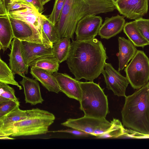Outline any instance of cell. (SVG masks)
Wrapping results in <instances>:
<instances>
[{"label":"cell","instance_id":"74e56055","mask_svg":"<svg viewBox=\"0 0 149 149\" xmlns=\"http://www.w3.org/2000/svg\"><path fill=\"white\" fill-rule=\"evenodd\" d=\"M50 0H41L42 4L43 6Z\"/></svg>","mask_w":149,"mask_h":149},{"label":"cell","instance_id":"83f0119b","mask_svg":"<svg viewBox=\"0 0 149 149\" xmlns=\"http://www.w3.org/2000/svg\"><path fill=\"white\" fill-rule=\"evenodd\" d=\"M9 100L19 101L14 89L8 84L0 82V102Z\"/></svg>","mask_w":149,"mask_h":149},{"label":"cell","instance_id":"7c38bea8","mask_svg":"<svg viewBox=\"0 0 149 149\" xmlns=\"http://www.w3.org/2000/svg\"><path fill=\"white\" fill-rule=\"evenodd\" d=\"M21 50L24 60L29 67L39 57L54 54L52 47L43 43L21 41Z\"/></svg>","mask_w":149,"mask_h":149},{"label":"cell","instance_id":"52a82bcc","mask_svg":"<svg viewBox=\"0 0 149 149\" xmlns=\"http://www.w3.org/2000/svg\"><path fill=\"white\" fill-rule=\"evenodd\" d=\"M61 125L97 137L106 132L111 127V123L106 118L98 119L84 116L77 119H68Z\"/></svg>","mask_w":149,"mask_h":149},{"label":"cell","instance_id":"5b68a950","mask_svg":"<svg viewBox=\"0 0 149 149\" xmlns=\"http://www.w3.org/2000/svg\"><path fill=\"white\" fill-rule=\"evenodd\" d=\"M55 117L52 113L38 108L28 110L27 117L15 123L13 134L14 137L45 134Z\"/></svg>","mask_w":149,"mask_h":149},{"label":"cell","instance_id":"e0dca14e","mask_svg":"<svg viewBox=\"0 0 149 149\" xmlns=\"http://www.w3.org/2000/svg\"><path fill=\"white\" fill-rule=\"evenodd\" d=\"M28 110H23L19 108L0 118V136H11L13 134L15 123L26 118Z\"/></svg>","mask_w":149,"mask_h":149},{"label":"cell","instance_id":"f1b7e54d","mask_svg":"<svg viewBox=\"0 0 149 149\" xmlns=\"http://www.w3.org/2000/svg\"><path fill=\"white\" fill-rule=\"evenodd\" d=\"M66 0H55L53 9L48 19L54 25L58 21Z\"/></svg>","mask_w":149,"mask_h":149},{"label":"cell","instance_id":"ac0fdd59","mask_svg":"<svg viewBox=\"0 0 149 149\" xmlns=\"http://www.w3.org/2000/svg\"><path fill=\"white\" fill-rule=\"evenodd\" d=\"M125 24L124 17L118 15L107 17L100 29L98 35L102 39H108L120 33Z\"/></svg>","mask_w":149,"mask_h":149},{"label":"cell","instance_id":"4dcf8cb0","mask_svg":"<svg viewBox=\"0 0 149 149\" xmlns=\"http://www.w3.org/2000/svg\"><path fill=\"white\" fill-rule=\"evenodd\" d=\"M135 21L138 30L149 43V19L142 17L136 19Z\"/></svg>","mask_w":149,"mask_h":149},{"label":"cell","instance_id":"e575fe53","mask_svg":"<svg viewBox=\"0 0 149 149\" xmlns=\"http://www.w3.org/2000/svg\"><path fill=\"white\" fill-rule=\"evenodd\" d=\"M7 4V0H0V16L8 15Z\"/></svg>","mask_w":149,"mask_h":149},{"label":"cell","instance_id":"cb8c5ba5","mask_svg":"<svg viewBox=\"0 0 149 149\" xmlns=\"http://www.w3.org/2000/svg\"><path fill=\"white\" fill-rule=\"evenodd\" d=\"M59 63L57 58L53 54L37 58L32 63L30 67L42 69L53 74L58 72Z\"/></svg>","mask_w":149,"mask_h":149},{"label":"cell","instance_id":"f546056e","mask_svg":"<svg viewBox=\"0 0 149 149\" xmlns=\"http://www.w3.org/2000/svg\"><path fill=\"white\" fill-rule=\"evenodd\" d=\"M19 102L9 100L0 102V118L19 108Z\"/></svg>","mask_w":149,"mask_h":149},{"label":"cell","instance_id":"7a4b0ae2","mask_svg":"<svg viewBox=\"0 0 149 149\" xmlns=\"http://www.w3.org/2000/svg\"><path fill=\"white\" fill-rule=\"evenodd\" d=\"M116 7L113 0H66L55 25L59 39L73 40L79 21L87 16L113 12Z\"/></svg>","mask_w":149,"mask_h":149},{"label":"cell","instance_id":"6da1fadb","mask_svg":"<svg viewBox=\"0 0 149 149\" xmlns=\"http://www.w3.org/2000/svg\"><path fill=\"white\" fill-rule=\"evenodd\" d=\"M108 58L105 48L97 39L76 40L71 43L66 63L77 80L92 82L102 73Z\"/></svg>","mask_w":149,"mask_h":149},{"label":"cell","instance_id":"7402d4cb","mask_svg":"<svg viewBox=\"0 0 149 149\" xmlns=\"http://www.w3.org/2000/svg\"><path fill=\"white\" fill-rule=\"evenodd\" d=\"M123 29L129 40L136 46L143 48L149 45L148 42L138 30L135 20L125 23Z\"/></svg>","mask_w":149,"mask_h":149},{"label":"cell","instance_id":"9c48e42d","mask_svg":"<svg viewBox=\"0 0 149 149\" xmlns=\"http://www.w3.org/2000/svg\"><path fill=\"white\" fill-rule=\"evenodd\" d=\"M120 13L130 19L142 18L148 12L149 0H113Z\"/></svg>","mask_w":149,"mask_h":149},{"label":"cell","instance_id":"9a60e30c","mask_svg":"<svg viewBox=\"0 0 149 149\" xmlns=\"http://www.w3.org/2000/svg\"><path fill=\"white\" fill-rule=\"evenodd\" d=\"M41 15V13L37 10L30 8H23L8 13V15L11 17L23 21L36 29L44 43L43 40Z\"/></svg>","mask_w":149,"mask_h":149},{"label":"cell","instance_id":"30bf717a","mask_svg":"<svg viewBox=\"0 0 149 149\" xmlns=\"http://www.w3.org/2000/svg\"><path fill=\"white\" fill-rule=\"evenodd\" d=\"M102 22L101 17L95 15L87 16L80 20L75 32L76 40H87L95 38L98 34Z\"/></svg>","mask_w":149,"mask_h":149},{"label":"cell","instance_id":"44dd1931","mask_svg":"<svg viewBox=\"0 0 149 149\" xmlns=\"http://www.w3.org/2000/svg\"><path fill=\"white\" fill-rule=\"evenodd\" d=\"M14 38L8 15L0 16V49L3 52L9 48Z\"/></svg>","mask_w":149,"mask_h":149},{"label":"cell","instance_id":"277c9868","mask_svg":"<svg viewBox=\"0 0 149 149\" xmlns=\"http://www.w3.org/2000/svg\"><path fill=\"white\" fill-rule=\"evenodd\" d=\"M82 91L80 109L84 116L96 118H105L109 113L107 96L104 89L93 81H79Z\"/></svg>","mask_w":149,"mask_h":149},{"label":"cell","instance_id":"f35d334b","mask_svg":"<svg viewBox=\"0 0 149 149\" xmlns=\"http://www.w3.org/2000/svg\"><path fill=\"white\" fill-rule=\"evenodd\" d=\"M147 84V86H148V93H149V81L148 82V83Z\"/></svg>","mask_w":149,"mask_h":149},{"label":"cell","instance_id":"3957f363","mask_svg":"<svg viewBox=\"0 0 149 149\" xmlns=\"http://www.w3.org/2000/svg\"><path fill=\"white\" fill-rule=\"evenodd\" d=\"M123 125L136 132L149 134V95L147 84L125 97L121 111Z\"/></svg>","mask_w":149,"mask_h":149},{"label":"cell","instance_id":"d590c367","mask_svg":"<svg viewBox=\"0 0 149 149\" xmlns=\"http://www.w3.org/2000/svg\"><path fill=\"white\" fill-rule=\"evenodd\" d=\"M134 138L137 139L149 138V134L144 135L138 133L134 136Z\"/></svg>","mask_w":149,"mask_h":149},{"label":"cell","instance_id":"2e32d148","mask_svg":"<svg viewBox=\"0 0 149 149\" xmlns=\"http://www.w3.org/2000/svg\"><path fill=\"white\" fill-rule=\"evenodd\" d=\"M22 78L19 83L24 88L26 103H29L32 105L42 104L44 100L42 97L39 84L37 80L25 76Z\"/></svg>","mask_w":149,"mask_h":149},{"label":"cell","instance_id":"484cf974","mask_svg":"<svg viewBox=\"0 0 149 149\" xmlns=\"http://www.w3.org/2000/svg\"><path fill=\"white\" fill-rule=\"evenodd\" d=\"M111 123V125L108 130L97 136V138H115L123 136L125 129L121 122L118 119L113 118Z\"/></svg>","mask_w":149,"mask_h":149},{"label":"cell","instance_id":"603a6c76","mask_svg":"<svg viewBox=\"0 0 149 149\" xmlns=\"http://www.w3.org/2000/svg\"><path fill=\"white\" fill-rule=\"evenodd\" d=\"M41 17L43 41L45 44L52 47L59 39L55 25L45 15L42 14Z\"/></svg>","mask_w":149,"mask_h":149},{"label":"cell","instance_id":"8992f818","mask_svg":"<svg viewBox=\"0 0 149 149\" xmlns=\"http://www.w3.org/2000/svg\"><path fill=\"white\" fill-rule=\"evenodd\" d=\"M131 86L139 89L149 81V58L143 51L137 50L125 69Z\"/></svg>","mask_w":149,"mask_h":149},{"label":"cell","instance_id":"d6986e66","mask_svg":"<svg viewBox=\"0 0 149 149\" xmlns=\"http://www.w3.org/2000/svg\"><path fill=\"white\" fill-rule=\"evenodd\" d=\"M119 52L117 54L119 61L118 71H120L126 67L135 55L137 50L136 46L129 40L123 37L118 38Z\"/></svg>","mask_w":149,"mask_h":149},{"label":"cell","instance_id":"4316f807","mask_svg":"<svg viewBox=\"0 0 149 149\" xmlns=\"http://www.w3.org/2000/svg\"><path fill=\"white\" fill-rule=\"evenodd\" d=\"M10 68L2 59L0 58V82L17 86L20 90L22 86L15 80V78Z\"/></svg>","mask_w":149,"mask_h":149},{"label":"cell","instance_id":"8d00e7d4","mask_svg":"<svg viewBox=\"0 0 149 149\" xmlns=\"http://www.w3.org/2000/svg\"><path fill=\"white\" fill-rule=\"evenodd\" d=\"M9 136H0V139L3 140H13L15 139L14 138L10 137Z\"/></svg>","mask_w":149,"mask_h":149},{"label":"cell","instance_id":"5bb4252c","mask_svg":"<svg viewBox=\"0 0 149 149\" xmlns=\"http://www.w3.org/2000/svg\"><path fill=\"white\" fill-rule=\"evenodd\" d=\"M21 41L14 38L11 43L9 66L14 75L17 74L22 77L27 74L29 66L25 63L21 52Z\"/></svg>","mask_w":149,"mask_h":149},{"label":"cell","instance_id":"ffe728a7","mask_svg":"<svg viewBox=\"0 0 149 149\" xmlns=\"http://www.w3.org/2000/svg\"><path fill=\"white\" fill-rule=\"evenodd\" d=\"M30 73L33 78L40 81L49 91L57 93L60 91L53 73L44 69L36 67H31Z\"/></svg>","mask_w":149,"mask_h":149},{"label":"cell","instance_id":"d4e9b609","mask_svg":"<svg viewBox=\"0 0 149 149\" xmlns=\"http://www.w3.org/2000/svg\"><path fill=\"white\" fill-rule=\"evenodd\" d=\"M71 43L70 38L66 37L59 39L53 44V54L60 63L67 59L71 48Z\"/></svg>","mask_w":149,"mask_h":149},{"label":"cell","instance_id":"1f68e13d","mask_svg":"<svg viewBox=\"0 0 149 149\" xmlns=\"http://www.w3.org/2000/svg\"><path fill=\"white\" fill-rule=\"evenodd\" d=\"M26 8H30L37 10L36 8L32 5L25 3L13 2L8 3L7 4V9L8 13L10 12L19 10Z\"/></svg>","mask_w":149,"mask_h":149},{"label":"cell","instance_id":"8fae6325","mask_svg":"<svg viewBox=\"0 0 149 149\" xmlns=\"http://www.w3.org/2000/svg\"><path fill=\"white\" fill-rule=\"evenodd\" d=\"M8 16L14 38L21 41L44 44L36 29L23 21Z\"/></svg>","mask_w":149,"mask_h":149},{"label":"cell","instance_id":"836d02e7","mask_svg":"<svg viewBox=\"0 0 149 149\" xmlns=\"http://www.w3.org/2000/svg\"><path fill=\"white\" fill-rule=\"evenodd\" d=\"M53 132H65L72 134L73 135L80 137H87L91 135L90 134L83 131L74 128H71L65 130H61L53 131H48Z\"/></svg>","mask_w":149,"mask_h":149},{"label":"cell","instance_id":"ba28073f","mask_svg":"<svg viewBox=\"0 0 149 149\" xmlns=\"http://www.w3.org/2000/svg\"><path fill=\"white\" fill-rule=\"evenodd\" d=\"M102 73L104 76L106 87L111 90L115 95L125 97L126 89L130 84L126 77L116 70L111 63H106Z\"/></svg>","mask_w":149,"mask_h":149},{"label":"cell","instance_id":"d6a6232c","mask_svg":"<svg viewBox=\"0 0 149 149\" xmlns=\"http://www.w3.org/2000/svg\"><path fill=\"white\" fill-rule=\"evenodd\" d=\"M13 2H22L32 4L40 13L44 9L43 6L41 3V0H7V3Z\"/></svg>","mask_w":149,"mask_h":149},{"label":"cell","instance_id":"4fadbf2b","mask_svg":"<svg viewBox=\"0 0 149 149\" xmlns=\"http://www.w3.org/2000/svg\"><path fill=\"white\" fill-rule=\"evenodd\" d=\"M59 87L60 91L70 98L80 102L82 91L79 81L66 73L57 72L53 73Z\"/></svg>","mask_w":149,"mask_h":149}]
</instances>
